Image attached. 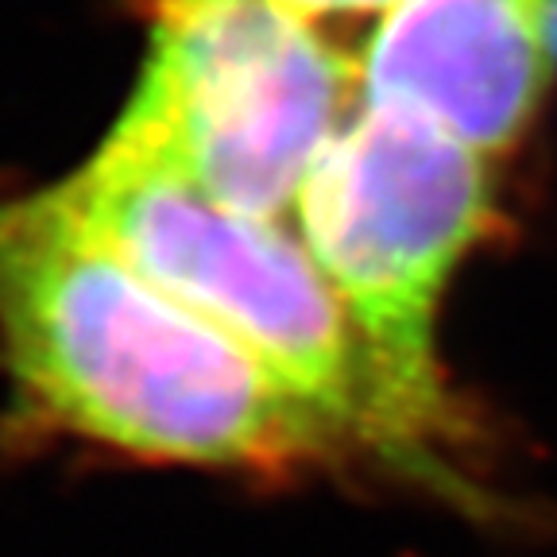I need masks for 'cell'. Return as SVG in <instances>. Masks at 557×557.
I'll return each instance as SVG.
<instances>
[{
	"instance_id": "obj_1",
	"label": "cell",
	"mask_w": 557,
	"mask_h": 557,
	"mask_svg": "<svg viewBox=\"0 0 557 557\" xmlns=\"http://www.w3.org/2000/svg\"><path fill=\"white\" fill-rule=\"evenodd\" d=\"M0 368L27 437L221 476L357 469L310 403L82 225L51 186L0 198Z\"/></svg>"
},
{
	"instance_id": "obj_2",
	"label": "cell",
	"mask_w": 557,
	"mask_h": 557,
	"mask_svg": "<svg viewBox=\"0 0 557 557\" xmlns=\"http://www.w3.org/2000/svg\"><path fill=\"white\" fill-rule=\"evenodd\" d=\"M51 190L151 283L310 403L357 469L414 484L469 515L487 504L461 453L395 392L302 236L221 206L178 171L109 136Z\"/></svg>"
},
{
	"instance_id": "obj_3",
	"label": "cell",
	"mask_w": 557,
	"mask_h": 557,
	"mask_svg": "<svg viewBox=\"0 0 557 557\" xmlns=\"http://www.w3.org/2000/svg\"><path fill=\"white\" fill-rule=\"evenodd\" d=\"M360 109V59L278 0H159L109 139L213 201L290 225L306 178Z\"/></svg>"
},
{
	"instance_id": "obj_4",
	"label": "cell",
	"mask_w": 557,
	"mask_h": 557,
	"mask_svg": "<svg viewBox=\"0 0 557 557\" xmlns=\"http://www.w3.org/2000/svg\"><path fill=\"white\" fill-rule=\"evenodd\" d=\"M492 218L487 156L422 116L364 101L325 144L295 209L298 236L395 392L457 453L469 426L437 357V313Z\"/></svg>"
},
{
	"instance_id": "obj_5",
	"label": "cell",
	"mask_w": 557,
	"mask_h": 557,
	"mask_svg": "<svg viewBox=\"0 0 557 557\" xmlns=\"http://www.w3.org/2000/svg\"><path fill=\"white\" fill-rule=\"evenodd\" d=\"M554 16L557 0H399L360 51V101L499 156L546 97Z\"/></svg>"
},
{
	"instance_id": "obj_6",
	"label": "cell",
	"mask_w": 557,
	"mask_h": 557,
	"mask_svg": "<svg viewBox=\"0 0 557 557\" xmlns=\"http://www.w3.org/2000/svg\"><path fill=\"white\" fill-rule=\"evenodd\" d=\"M278 4L295 9L298 16L322 20V16H360V12H380L383 16L399 0H278Z\"/></svg>"
}]
</instances>
